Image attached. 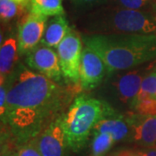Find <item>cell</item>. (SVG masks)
Listing matches in <instances>:
<instances>
[{
	"mask_svg": "<svg viewBox=\"0 0 156 156\" xmlns=\"http://www.w3.org/2000/svg\"><path fill=\"white\" fill-rule=\"evenodd\" d=\"M108 1V0H107ZM110 5L129 10L148 11L153 0H109Z\"/></svg>",
	"mask_w": 156,
	"mask_h": 156,
	"instance_id": "obj_20",
	"label": "cell"
},
{
	"mask_svg": "<svg viewBox=\"0 0 156 156\" xmlns=\"http://www.w3.org/2000/svg\"><path fill=\"white\" fill-rule=\"evenodd\" d=\"M83 40L103 60L108 75L156 59V34L83 35Z\"/></svg>",
	"mask_w": 156,
	"mask_h": 156,
	"instance_id": "obj_2",
	"label": "cell"
},
{
	"mask_svg": "<svg viewBox=\"0 0 156 156\" xmlns=\"http://www.w3.org/2000/svg\"><path fill=\"white\" fill-rule=\"evenodd\" d=\"M117 113L104 101L89 95H78L62 115V128L69 149L83 148L95 125L105 117Z\"/></svg>",
	"mask_w": 156,
	"mask_h": 156,
	"instance_id": "obj_4",
	"label": "cell"
},
{
	"mask_svg": "<svg viewBox=\"0 0 156 156\" xmlns=\"http://www.w3.org/2000/svg\"><path fill=\"white\" fill-rule=\"evenodd\" d=\"M19 11V4L14 0H0V17L2 21H10L18 15Z\"/></svg>",
	"mask_w": 156,
	"mask_h": 156,
	"instance_id": "obj_19",
	"label": "cell"
},
{
	"mask_svg": "<svg viewBox=\"0 0 156 156\" xmlns=\"http://www.w3.org/2000/svg\"><path fill=\"white\" fill-rule=\"evenodd\" d=\"M5 115L1 122L21 145L37 137L63 115L80 85L65 87L21 65L9 76Z\"/></svg>",
	"mask_w": 156,
	"mask_h": 156,
	"instance_id": "obj_1",
	"label": "cell"
},
{
	"mask_svg": "<svg viewBox=\"0 0 156 156\" xmlns=\"http://www.w3.org/2000/svg\"><path fill=\"white\" fill-rule=\"evenodd\" d=\"M131 132L129 138L143 148L156 145V115H140L129 112Z\"/></svg>",
	"mask_w": 156,
	"mask_h": 156,
	"instance_id": "obj_11",
	"label": "cell"
},
{
	"mask_svg": "<svg viewBox=\"0 0 156 156\" xmlns=\"http://www.w3.org/2000/svg\"><path fill=\"white\" fill-rule=\"evenodd\" d=\"M93 132L110 134L115 142L129 138L131 125L128 113L122 114L117 112L112 115L103 118L95 125Z\"/></svg>",
	"mask_w": 156,
	"mask_h": 156,
	"instance_id": "obj_12",
	"label": "cell"
},
{
	"mask_svg": "<svg viewBox=\"0 0 156 156\" xmlns=\"http://www.w3.org/2000/svg\"><path fill=\"white\" fill-rule=\"evenodd\" d=\"M17 39L13 37L6 38L0 47V76L1 83H5L14 71L17 59Z\"/></svg>",
	"mask_w": 156,
	"mask_h": 156,
	"instance_id": "obj_14",
	"label": "cell"
},
{
	"mask_svg": "<svg viewBox=\"0 0 156 156\" xmlns=\"http://www.w3.org/2000/svg\"><path fill=\"white\" fill-rule=\"evenodd\" d=\"M30 12L45 17H56L64 15L62 0H30Z\"/></svg>",
	"mask_w": 156,
	"mask_h": 156,
	"instance_id": "obj_15",
	"label": "cell"
},
{
	"mask_svg": "<svg viewBox=\"0 0 156 156\" xmlns=\"http://www.w3.org/2000/svg\"><path fill=\"white\" fill-rule=\"evenodd\" d=\"M133 112L140 115H156V99L151 96H138Z\"/></svg>",
	"mask_w": 156,
	"mask_h": 156,
	"instance_id": "obj_17",
	"label": "cell"
},
{
	"mask_svg": "<svg viewBox=\"0 0 156 156\" xmlns=\"http://www.w3.org/2000/svg\"><path fill=\"white\" fill-rule=\"evenodd\" d=\"M70 27L64 15L56 16L47 23L46 29L40 44L50 48H57L65 37Z\"/></svg>",
	"mask_w": 156,
	"mask_h": 156,
	"instance_id": "obj_13",
	"label": "cell"
},
{
	"mask_svg": "<svg viewBox=\"0 0 156 156\" xmlns=\"http://www.w3.org/2000/svg\"><path fill=\"white\" fill-rule=\"evenodd\" d=\"M16 3H17V4H19V5H23V4H24L25 2H27L28 0H14Z\"/></svg>",
	"mask_w": 156,
	"mask_h": 156,
	"instance_id": "obj_26",
	"label": "cell"
},
{
	"mask_svg": "<svg viewBox=\"0 0 156 156\" xmlns=\"http://www.w3.org/2000/svg\"><path fill=\"white\" fill-rule=\"evenodd\" d=\"M13 156H43L37 149L33 140L23 143L18 147L16 153L13 154Z\"/></svg>",
	"mask_w": 156,
	"mask_h": 156,
	"instance_id": "obj_21",
	"label": "cell"
},
{
	"mask_svg": "<svg viewBox=\"0 0 156 156\" xmlns=\"http://www.w3.org/2000/svg\"><path fill=\"white\" fill-rule=\"evenodd\" d=\"M83 37L70 27L69 32L56 48L62 76L67 83L79 84V69L83 50Z\"/></svg>",
	"mask_w": 156,
	"mask_h": 156,
	"instance_id": "obj_6",
	"label": "cell"
},
{
	"mask_svg": "<svg viewBox=\"0 0 156 156\" xmlns=\"http://www.w3.org/2000/svg\"><path fill=\"white\" fill-rule=\"evenodd\" d=\"M84 35L156 34V13L113 5L99 7L82 18Z\"/></svg>",
	"mask_w": 156,
	"mask_h": 156,
	"instance_id": "obj_3",
	"label": "cell"
},
{
	"mask_svg": "<svg viewBox=\"0 0 156 156\" xmlns=\"http://www.w3.org/2000/svg\"><path fill=\"white\" fill-rule=\"evenodd\" d=\"M107 156H144L141 150H135V149H120L115 151L110 154Z\"/></svg>",
	"mask_w": 156,
	"mask_h": 156,
	"instance_id": "obj_23",
	"label": "cell"
},
{
	"mask_svg": "<svg viewBox=\"0 0 156 156\" xmlns=\"http://www.w3.org/2000/svg\"><path fill=\"white\" fill-rule=\"evenodd\" d=\"M76 1L80 5L94 6L95 5H99L101 3L107 1V0H76Z\"/></svg>",
	"mask_w": 156,
	"mask_h": 156,
	"instance_id": "obj_24",
	"label": "cell"
},
{
	"mask_svg": "<svg viewBox=\"0 0 156 156\" xmlns=\"http://www.w3.org/2000/svg\"><path fill=\"white\" fill-rule=\"evenodd\" d=\"M7 94H8V83L6 80L5 83H1L0 88V116L5 115L7 102Z\"/></svg>",
	"mask_w": 156,
	"mask_h": 156,
	"instance_id": "obj_22",
	"label": "cell"
},
{
	"mask_svg": "<svg viewBox=\"0 0 156 156\" xmlns=\"http://www.w3.org/2000/svg\"><path fill=\"white\" fill-rule=\"evenodd\" d=\"M153 63L108 75L101 89L102 99L117 112H133L140 85Z\"/></svg>",
	"mask_w": 156,
	"mask_h": 156,
	"instance_id": "obj_5",
	"label": "cell"
},
{
	"mask_svg": "<svg viewBox=\"0 0 156 156\" xmlns=\"http://www.w3.org/2000/svg\"><path fill=\"white\" fill-rule=\"evenodd\" d=\"M141 151L144 156H156V145L148 147H144Z\"/></svg>",
	"mask_w": 156,
	"mask_h": 156,
	"instance_id": "obj_25",
	"label": "cell"
},
{
	"mask_svg": "<svg viewBox=\"0 0 156 156\" xmlns=\"http://www.w3.org/2000/svg\"><path fill=\"white\" fill-rule=\"evenodd\" d=\"M91 142V156H107L108 151L115 142L110 134L93 132Z\"/></svg>",
	"mask_w": 156,
	"mask_h": 156,
	"instance_id": "obj_16",
	"label": "cell"
},
{
	"mask_svg": "<svg viewBox=\"0 0 156 156\" xmlns=\"http://www.w3.org/2000/svg\"><path fill=\"white\" fill-rule=\"evenodd\" d=\"M108 75L107 67L101 56L88 46H84L79 69L81 89L90 91L96 89Z\"/></svg>",
	"mask_w": 156,
	"mask_h": 156,
	"instance_id": "obj_8",
	"label": "cell"
},
{
	"mask_svg": "<svg viewBox=\"0 0 156 156\" xmlns=\"http://www.w3.org/2000/svg\"><path fill=\"white\" fill-rule=\"evenodd\" d=\"M48 17L30 12L18 24L17 47L18 53L23 56L39 44L46 29Z\"/></svg>",
	"mask_w": 156,
	"mask_h": 156,
	"instance_id": "obj_9",
	"label": "cell"
},
{
	"mask_svg": "<svg viewBox=\"0 0 156 156\" xmlns=\"http://www.w3.org/2000/svg\"><path fill=\"white\" fill-rule=\"evenodd\" d=\"M26 64L31 69L58 83L63 77L57 53L52 48L41 44L27 55Z\"/></svg>",
	"mask_w": 156,
	"mask_h": 156,
	"instance_id": "obj_10",
	"label": "cell"
},
{
	"mask_svg": "<svg viewBox=\"0 0 156 156\" xmlns=\"http://www.w3.org/2000/svg\"><path fill=\"white\" fill-rule=\"evenodd\" d=\"M138 96H151L156 99V66H153L143 79Z\"/></svg>",
	"mask_w": 156,
	"mask_h": 156,
	"instance_id": "obj_18",
	"label": "cell"
},
{
	"mask_svg": "<svg viewBox=\"0 0 156 156\" xmlns=\"http://www.w3.org/2000/svg\"><path fill=\"white\" fill-rule=\"evenodd\" d=\"M62 115L56 118L33 138L34 143L43 156H66L68 146L62 128Z\"/></svg>",
	"mask_w": 156,
	"mask_h": 156,
	"instance_id": "obj_7",
	"label": "cell"
}]
</instances>
